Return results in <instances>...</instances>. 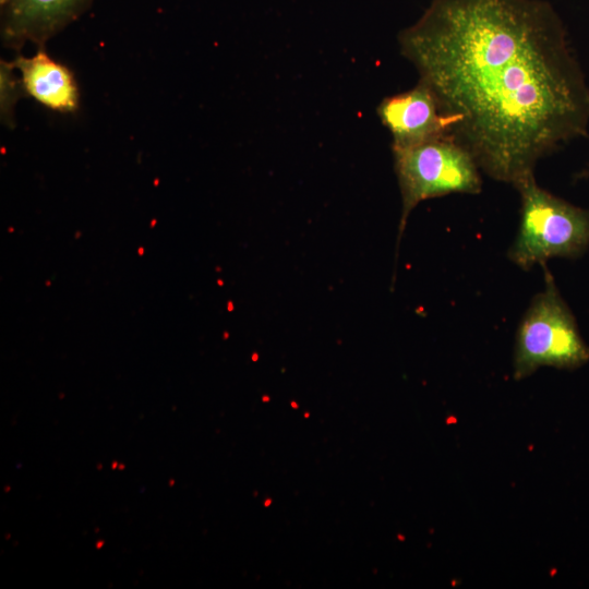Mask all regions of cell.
<instances>
[{
	"mask_svg": "<svg viewBox=\"0 0 589 589\" xmlns=\"http://www.w3.org/2000/svg\"><path fill=\"white\" fill-rule=\"evenodd\" d=\"M13 63L1 62V117L11 120L12 108L20 92H23L21 81L14 74Z\"/></svg>",
	"mask_w": 589,
	"mask_h": 589,
	"instance_id": "obj_8",
	"label": "cell"
},
{
	"mask_svg": "<svg viewBox=\"0 0 589 589\" xmlns=\"http://www.w3.org/2000/svg\"><path fill=\"white\" fill-rule=\"evenodd\" d=\"M382 124L393 137L392 147L412 146L450 134L453 121L444 115L426 84L385 97L377 106Z\"/></svg>",
	"mask_w": 589,
	"mask_h": 589,
	"instance_id": "obj_5",
	"label": "cell"
},
{
	"mask_svg": "<svg viewBox=\"0 0 589 589\" xmlns=\"http://www.w3.org/2000/svg\"><path fill=\"white\" fill-rule=\"evenodd\" d=\"M91 0H0L2 39L11 47L43 45L74 21Z\"/></svg>",
	"mask_w": 589,
	"mask_h": 589,
	"instance_id": "obj_6",
	"label": "cell"
},
{
	"mask_svg": "<svg viewBox=\"0 0 589 589\" xmlns=\"http://www.w3.org/2000/svg\"><path fill=\"white\" fill-rule=\"evenodd\" d=\"M401 194V235L421 202L452 193L478 194L482 180L473 156L450 134L412 146L392 147Z\"/></svg>",
	"mask_w": 589,
	"mask_h": 589,
	"instance_id": "obj_4",
	"label": "cell"
},
{
	"mask_svg": "<svg viewBox=\"0 0 589 589\" xmlns=\"http://www.w3.org/2000/svg\"><path fill=\"white\" fill-rule=\"evenodd\" d=\"M398 43L450 135L496 181L516 185L588 134L589 87L549 1L431 0Z\"/></svg>",
	"mask_w": 589,
	"mask_h": 589,
	"instance_id": "obj_1",
	"label": "cell"
},
{
	"mask_svg": "<svg viewBox=\"0 0 589 589\" xmlns=\"http://www.w3.org/2000/svg\"><path fill=\"white\" fill-rule=\"evenodd\" d=\"M27 95L45 107L72 112L79 106V89L72 72L55 61L43 48L32 57H17L13 62Z\"/></svg>",
	"mask_w": 589,
	"mask_h": 589,
	"instance_id": "obj_7",
	"label": "cell"
},
{
	"mask_svg": "<svg viewBox=\"0 0 589 589\" xmlns=\"http://www.w3.org/2000/svg\"><path fill=\"white\" fill-rule=\"evenodd\" d=\"M514 187L521 201L519 228L508 250L515 265L527 271L553 257H578L589 249V208L548 192L534 175Z\"/></svg>",
	"mask_w": 589,
	"mask_h": 589,
	"instance_id": "obj_2",
	"label": "cell"
},
{
	"mask_svg": "<svg viewBox=\"0 0 589 589\" xmlns=\"http://www.w3.org/2000/svg\"><path fill=\"white\" fill-rule=\"evenodd\" d=\"M542 267L544 289L533 297L516 333L513 377L517 381L541 366L574 370L589 361V346L579 333L576 318L546 265Z\"/></svg>",
	"mask_w": 589,
	"mask_h": 589,
	"instance_id": "obj_3",
	"label": "cell"
}]
</instances>
